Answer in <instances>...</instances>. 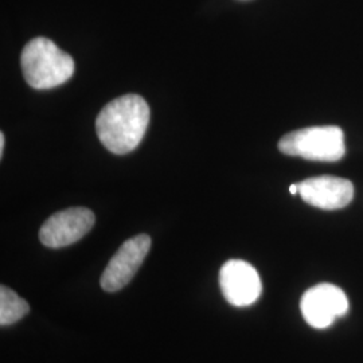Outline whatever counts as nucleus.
Masks as SVG:
<instances>
[{
    "mask_svg": "<svg viewBox=\"0 0 363 363\" xmlns=\"http://www.w3.org/2000/svg\"><path fill=\"white\" fill-rule=\"evenodd\" d=\"M148 123L150 106L143 97L125 94L105 105L96 120V130L106 150L125 155L143 140Z\"/></svg>",
    "mask_w": 363,
    "mask_h": 363,
    "instance_id": "f257e3e1",
    "label": "nucleus"
},
{
    "mask_svg": "<svg viewBox=\"0 0 363 363\" xmlns=\"http://www.w3.org/2000/svg\"><path fill=\"white\" fill-rule=\"evenodd\" d=\"M21 66L27 84L39 91L57 88L74 73L73 58L43 37L27 43L21 55Z\"/></svg>",
    "mask_w": 363,
    "mask_h": 363,
    "instance_id": "f03ea898",
    "label": "nucleus"
},
{
    "mask_svg": "<svg viewBox=\"0 0 363 363\" xmlns=\"http://www.w3.org/2000/svg\"><path fill=\"white\" fill-rule=\"evenodd\" d=\"M280 152L315 162H337L346 154L343 130L335 125L310 127L284 135Z\"/></svg>",
    "mask_w": 363,
    "mask_h": 363,
    "instance_id": "7ed1b4c3",
    "label": "nucleus"
},
{
    "mask_svg": "<svg viewBox=\"0 0 363 363\" xmlns=\"http://www.w3.org/2000/svg\"><path fill=\"white\" fill-rule=\"evenodd\" d=\"M349 298L334 284L322 283L304 292L300 300V310L308 325L323 330L333 325L337 318L349 312Z\"/></svg>",
    "mask_w": 363,
    "mask_h": 363,
    "instance_id": "20e7f679",
    "label": "nucleus"
},
{
    "mask_svg": "<svg viewBox=\"0 0 363 363\" xmlns=\"http://www.w3.org/2000/svg\"><path fill=\"white\" fill-rule=\"evenodd\" d=\"M151 249V237L139 234L127 240L108 262L100 279L106 292H116L130 283Z\"/></svg>",
    "mask_w": 363,
    "mask_h": 363,
    "instance_id": "39448f33",
    "label": "nucleus"
},
{
    "mask_svg": "<svg viewBox=\"0 0 363 363\" xmlns=\"http://www.w3.org/2000/svg\"><path fill=\"white\" fill-rule=\"evenodd\" d=\"M94 220L89 208H66L45 220L39 230V240L45 247L52 249L73 245L91 230Z\"/></svg>",
    "mask_w": 363,
    "mask_h": 363,
    "instance_id": "423d86ee",
    "label": "nucleus"
},
{
    "mask_svg": "<svg viewBox=\"0 0 363 363\" xmlns=\"http://www.w3.org/2000/svg\"><path fill=\"white\" fill-rule=\"evenodd\" d=\"M220 291L234 307H247L259 300L262 292L256 268L244 259H229L220 271Z\"/></svg>",
    "mask_w": 363,
    "mask_h": 363,
    "instance_id": "0eeeda50",
    "label": "nucleus"
},
{
    "mask_svg": "<svg viewBox=\"0 0 363 363\" xmlns=\"http://www.w3.org/2000/svg\"><path fill=\"white\" fill-rule=\"evenodd\" d=\"M301 199L313 208L339 210L346 208L354 198V186L349 179L331 175L313 177L298 183Z\"/></svg>",
    "mask_w": 363,
    "mask_h": 363,
    "instance_id": "6e6552de",
    "label": "nucleus"
},
{
    "mask_svg": "<svg viewBox=\"0 0 363 363\" xmlns=\"http://www.w3.org/2000/svg\"><path fill=\"white\" fill-rule=\"evenodd\" d=\"M30 311V306L9 286H0V325H11Z\"/></svg>",
    "mask_w": 363,
    "mask_h": 363,
    "instance_id": "1a4fd4ad",
    "label": "nucleus"
},
{
    "mask_svg": "<svg viewBox=\"0 0 363 363\" xmlns=\"http://www.w3.org/2000/svg\"><path fill=\"white\" fill-rule=\"evenodd\" d=\"M3 151H4V133L0 132V155L3 156Z\"/></svg>",
    "mask_w": 363,
    "mask_h": 363,
    "instance_id": "9d476101",
    "label": "nucleus"
},
{
    "mask_svg": "<svg viewBox=\"0 0 363 363\" xmlns=\"http://www.w3.org/2000/svg\"><path fill=\"white\" fill-rule=\"evenodd\" d=\"M289 193L292 195L298 194V184H291V186H289Z\"/></svg>",
    "mask_w": 363,
    "mask_h": 363,
    "instance_id": "9b49d317",
    "label": "nucleus"
}]
</instances>
